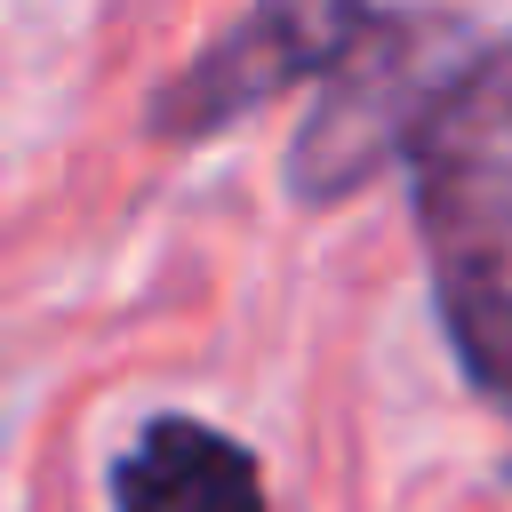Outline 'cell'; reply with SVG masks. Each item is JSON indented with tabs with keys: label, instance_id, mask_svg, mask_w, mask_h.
<instances>
[{
	"label": "cell",
	"instance_id": "1",
	"mask_svg": "<svg viewBox=\"0 0 512 512\" xmlns=\"http://www.w3.org/2000/svg\"><path fill=\"white\" fill-rule=\"evenodd\" d=\"M416 232L440 296V328L464 376L512 408V64L480 56V72L432 112L408 152Z\"/></svg>",
	"mask_w": 512,
	"mask_h": 512
},
{
	"label": "cell",
	"instance_id": "4",
	"mask_svg": "<svg viewBox=\"0 0 512 512\" xmlns=\"http://www.w3.org/2000/svg\"><path fill=\"white\" fill-rule=\"evenodd\" d=\"M112 504L120 512H264V472L232 432L200 416H152L136 448L112 464Z\"/></svg>",
	"mask_w": 512,
	"mask_h": 512
},
{
	"label": "cell",
	"instance_id": "2",
	"mask_svg": "<svg viewBox=\"0 0 512 512\" xmlns=\"http://www.w3.org/2000/svg\"><path fill=\"white\" fill-rule=\"evenodd\" d=\"M472 24L440 8H392L352 32V48L320 72V96L288 144V200L296 208H336L360 184H376L392 160L416 152L432 112L480 72Z\"/></svg>",
	"mask_w": 512,
	"mask_h": 512
},
{
	"label": "cell",
	"instance_id": "3",
	"mask_svg": "<svg viewBox=\"0 0 512 512\" xmlns=\"http://www.w3.org/2000/svg\"><path fill=\"white\" fill-rule=\"evenodd\" d=\"M360 24H368V0H256L208 56H192L152 96V136L160 144H200V136L264 112L272 96L320 80L352 48Z\"/></svg>",
	"mask_w": 512,
	"mask_h": 512
}]
</instances>
